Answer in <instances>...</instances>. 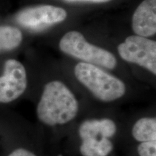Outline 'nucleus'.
<instances>
[{"instance_id":"obj_14","label":"nucleus","mask_w":156,"mask_h":156,"mask_svg":"<svg viewBox=\"0 0 156 156\" xmlns=\"http://www.w3.org/2000/svg\"><path fill=\"white\" fill-rule=\"evenodd\" d=\"M70 2H87L92 3H107L112 0H67Z\"/></svg>"},{"instance_id":"obj_13","label":"nucleus","mask_w":156,"mask_h":156,"mask_svg":"<svg viewBox=\"0 0 156 156\" xmlns=\"http://www.w3.org/2000/svg\"><path fill=\"white\" fill-rule=\"evenodd\" d=\"M7 156H37L36 154L25 148L20 147L11 152Z\"/></svg>"},{"instance_id":"obj_9","label":"nucleus","mask_w":156,"mask_h":156,"mask_svg":"<svg viewBox=\"0 0 156 156\" xmlns=\"http://www.w3.org/2000/svg\"><path fill=\"white\" fill-rule=\"evenodd\" d=\"M132 135L140 142L156 140L155 117H142L138 119L132 126Z\"/></svg>"},{"instance_id":"obj_4","label":"nucleus","mask_w":156,"mask_h":156,"mask_svg":"<svg viewBox=\"0 0 156 156\" xmlns=\"http://www.w3.org/2000/svg\"><path fill=\"white\" fill-rule=\"evenodd\" d=\"M120 57L124 61L145 68L156 75V42L136 35L129 36L117 47Z\"/></svg>"},{"instance_id":"obj_8","label":"nucleus","mask_w":156,"mask_h":156,"mask_svg":"<svg viewBox=\"0 0 156 156\" xmlns=\"http://www.w3.org/2000/svg\"><path fill=\"white\" fill-rule=\"evenodd\" d=\"M117 126L108 118L91 119L83 121L78 128V135L82 140L110 139L116 134Z\"/></svg>"},{"instance_id":"obj_5","label":"nucleus","mask_w":156,"mask_h":156,"mask_svg":"<svg viewBox=\"0 0 156 156\" xmlns=\"http://www.w3.org/2000/svg\"><path fill=\"white\" fill-rule=\"evenodd\" d=\"M28 86L26 69L16 59H8L0 77V103H8L16 100L25 93Z\"/></svg>"},{"instance_id":"obj_3","label":"nucleus","mask_w":156,"mask_h":156,"mask_svg":"<svg viewBox=\"0 0 156 156\" xmlns=\"http://www.w3.org/2000/svg\"><path fill=\"white\" fill-rule=\"evenodd\" d=\"M58 47L68 56L99 67L113 69L117 65V59L114 54L89 43L79 31L66 33L60 39Z\"/></svg>"},{"instance_id":"obj_7","label":"nucleus","mask_w":156,"mask_h":156,"mask_svg":"<svg viewBox=\"0 0 156 156\" xmlns=\"http://www.w3.org/2000/svg\"><path fill=\"white\" fill-rule=\"evenodd\" d=\"M132 28L136 36L145 38L156 33V0H143L132 18Z\"/></svg>"},{"instance_id":"obj_10","label":"nucleus","mask_w":156,"mask_h":156,"mask_svg":"<svg viewBox=\"0 0 156 156\" xmlns=\"http://www.w3.org/2000/svg\"><path fill=\"white\" fill-rule=\"evenodd\" d=\"M114 150L111 139L82 140L80 153L83 156H108Z\"/></svg>"},{"instance_id":"obj_6","label":"nucleus","mask_w":156,"mask_h":156,"mask_svg":"<svg viewBox=\"0 0 156 156\" xmlns=\"http://www.w3.org/2000/svg\"><path fill=\"white\" fill-rule=\"evenodd\" d=\"M67 17L65 9L54 5L30 7L20 12L17 21L25 28L38 29L62 23Z\"/></svg>"},{"instance_id":"obj_11","label":"nucleus","mask_w":156,"mask_h":156,"mask_svg":"<svg viewBox=\"0 0 156 156\" xmlns=\"http://www.w3.org/2000/svg\"><path fill=\"white\" fill-rule=\"evenodd\" d=\"M23 41L22 32L12 26H0V52L18 47Z\"/></svg>"},{"instance_id":"obj_12","label":"nucleus","mask_w":156,"mask_h":156,"mask_svg":"<svg viewBox=\"0 0 156 156\" xmlns=\"http://www.w3.org/2000/svg\"><path fill=\"white\" fill-rule=\"evenodd\" d=\"M137 153L139 156H156V140L140 142Z\"/></svg>"},{"instance_id":"obj_1","label":"nucleus","mask_w":156,"mask_h":156,"mask_svg":"<svg viewBox=\"0 0 156 156\" xmlns=\"http://www.w3.org/2000/svg\"><path fill=\"white\" fill-rule=\"evenodd\" d=\"M79 103L71 90L59 80L48 82L36 107L38 120L46 126L67 124L77 116Z\"/></svg>"},{"instance_id":"obj_2","label":"nucleus","mask_w":156,"mask_h":156,"mask_svg":"<svg viewBox=\"0 0 156 156\" xmlns=\"http://www.w3.org/2000/svg\"><path fill=\"white\" fill-rule=\"evenodd\" d=\"M74 73L77 80L99 101L113 102L125 95L124 82L101 67L82 62L75 66Z\"/></svg>"}]
</instances>
